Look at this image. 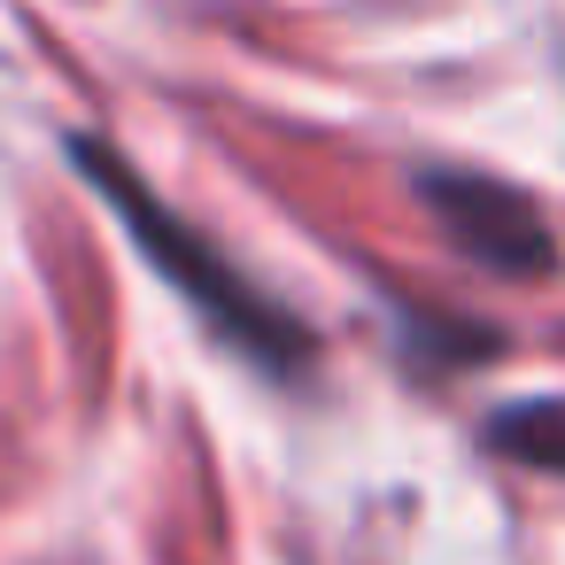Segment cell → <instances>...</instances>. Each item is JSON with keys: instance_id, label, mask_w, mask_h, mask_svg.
<instances>
[{"instance_id": "obj_1", "label": "cell", "mask_w": 565, "mask_h": 565, "mask_svg": "<svg viewBox=\"0 0 565 565\" xmlns=\"http://www.w3.org/2000/svg\"><path fill=\"white\" fill-rule=\"evenodd\" d=\"M78 163H86V171H94V186L117 202V217L140 233V248H148V256H156V264H163V271H171V279H179V287H186L217 326H225V333H233V341H248L264 364H295V356L310 349V333H302L287 310H271V302H264V295H256V287H248V279H241V271L202 241V233H186V225H179V217L140 186V179H125V163H109L94 140H78Z\"/></svg>"}, {"instance_id": "obj_2", "label": "cell", "mask_w": 565, "mask_h": 565, "mask_svg": "<svg viewBox=\"0 0 565 565\" xmlns=\"http://www.w3.org/2000/svg\"><path fill=\"white\" fill-rule=\"evenodd\" d=\"M418 194H426L434 217L457 233V248L480 256L488 271H511V279L550 271V233H542V217H534L511 186H495V179H465V171H426Z\"/></svg>"}, {"instance_id": "obj_3", "label": "cell", "mask_w": 565, "mask_h": 565, "mask_svg": "<svg viewBox=\"0 0 565 565\" xmlns=\"http://www.w3.org/2000/svg\"><path fill=\"white\" fill-rule=\"evenodd\" d=\"M488 441L511 449V457H526V465L565 472V403H519V411H503L488 426Z\"/></svg>"}]
</instances>
